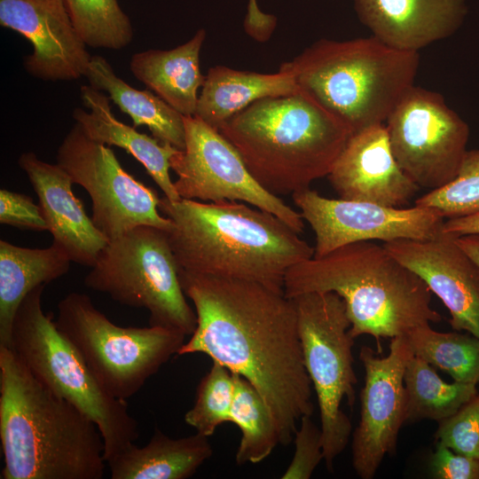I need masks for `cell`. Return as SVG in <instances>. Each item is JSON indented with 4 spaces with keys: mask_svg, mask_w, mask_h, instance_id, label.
Instances as JSON below:
<instances>
[{
    "mask_svg": "<svg viewBox=\"0 0 479 479\" xmlns=\"http://www.w3.org/2000/svg\"><path fill=\"white\" fill-rule=\"evenodd\" d=\"M179 279L197 326L177 355L203 353L248 381L269 407L280 444H289L301 419L314 412L294 300L255 281L183 270Z\"/></svg>",
    "mask_w": 479,
    "mask_h": 479,
    "instance_id": "1",
    "label": "cell"
},
{
    "mask_svg": "<svg viewBox=\"0 0 479 479\" xmlns=\"http://www.w3.org/2000/svg\"><path fill=\"white\" fill-rule=\"evenodd\" d=\"M159 210L178 269L255 281L284 291L287 271L314 255V247L275 215L241 201L160 198Z\"/></svg>",
    "mask_w": 479,
    "mask_h": 479,
    "instance_id": "2",
    "label": "cell"
},
{
    "mask_svg": "<svg viewBox=\"0 0 479 479\" xmlns=\"http://www.w3.org/2000/svg\"><path fill=\"white\" fill-rule=\"evenodd\" d=\"M1 479H101V434L41 384L12 348L0 346Z\"/></svg>",
    "mask_w": 479,
    "mask_h": 479,
    "instance_id": "3",
    "label": "cell"
},
{
    "mask_svg": "<svg viewBox=\"0 0 479 479\" xmlns=\"http://www.w3.org/2000/svg\"><path fill=\"white\" fill-rule=\"evenodd\" d=\"M310 292H334L344 302L352 338L406 335L413 328L441 320L431 307V291L382 245L358 241L326 255L293 265L286 273L288 298Z\"/></svg>",
    "mask_w": 479,
    "mask_h": 479,
    "instance_id": "4",
    "label": "cell"
},
{
    "mask_svg": "<svg viewBox=\"0 0 479 479\" xmlns=\"http://www.w3.org/2000/svg\"><path fill=\"white\" fill-rule=\"evenodd\" d=\"M218 131L258 184L277 196L310 188L313 181L327 177L353 134L299 91L259 99Z\"/></svg>",
    "mask_w": 479,
    "mask_h": 479,
    "instance_id": "5",
    "label": "cell"
},
{
    "mask_svg": "<svg viewBox=\"0 0 479 479\" xmlns=\"http://www.w3.org/2000/svg\"><path fill=\"white\" fill-rule=\"evenodd\" d=\"M419 63L418 51L396 49L372 35L320 39L279 70L355 133L386 122L413 85Z\"/></svg>",
    "mask_w": 479,
    "mask_h": 479,
    "instance_id": "6",
    "label": "cell"
},
{
    "mask_svg": "<svg viewBox=\"0 0 479 479\" xmlns=\"http://www.w3.org/2000/svg\"><path fill=\"white\" fill-rule=\"evenodd\" d=\"M45 285L29 292L12 323L11 348L32 375L98 427L106 463L138 438L127 402L111 395L42 307Z\"/></svg>",
    "mask_w": 479,
    "mask_h": 479,
    "instance_id": "7",
    "label": "cell"
},
{
    "mask_svg": "<svg viewBox=\"0 0 479 479\" xmlns=\"http://www.w3.org/2000/svg\"><path fill=\"white\" fill-rule=\"evenodd\" d=\"M84 285L122 305L145 308L149 326L192 335L195 310L186 301L167 231L139 225L109 240Z\"/></svg>",
    "mask_w": 479,
    "mask_h": 479,
    "instance_id": "8",
    "label": "cell"
},
{
    "mask_svg": "<svg viewBox=\"0 0 479 479\" xmlns=\"http://www.w3.org/2000/svg\"><path fill=\"white\" fill-rule=\"evenodd\" d=\"M57 308L58 330L103 387L122 400L136 395L185 343V335L177 330L115 325L83 293L67 294Z\"/></svg>",
    "mask_w": 479,
    "mask_h": 479,
    "instance_id": "9",
    "label": "cell"
},
{
    "mask_svg": "<svg viewBox=\"0 0 479 479\" xmlns=\"http://www.w3.org/2000/svg\"><path fill=\"white\" fill-rule=\"evenodd\" d=\"M292 299L305 368L318 404L324 460L331 471L352 431L351 422L341 406L343 399L349 406L355 403V339L349 334L344 302L337 294L310 292Z\"/></svg>",
    "mask_w": 479,
    "mask_h": 479,
    "instance_id": "10",
    "label": "cell"
},
{
    "mask_svg": "<svg viewBox=\"0 0 479 479\" xmlns=\"http://www.w3.org/2000/svg\"><path fill=\"white\" fill-rule=\"evenodd\" d=\"M57 163L90 196L91 219L108 241L139 225L171 228L161 215L157 192L128 173L114 151L90 138L79 123L59 146Z\"/></svg>",
    "mask_w": 479,
    "mask_h": 479,
    "instance_id": "11",
    "label": "cell"
},
{
    "mask_svg": "<svg viewBox=\"0 0 479 479\" xmlns=\"http://www.w3.org/2000/svg\"><path fill=\"white\" fill-rule=\"evenodd\" d=\"M384 124L397 164L420 188L435 190L455 178L469 127L442 95L411 86Z\"/></svg>",
    "mask_w": 479,
    "mask_h": 479,
    "instance_id": "12",
    "label": "cell"
},
{
    "mask_svg": "<svg viewBox=\"0 0 479 479\" xmlns=\"http://www.w3.org/2000/svg\"><path fill=\"white\" fill-rule=\"evenodd\" d=\"M185 146L170 159L177 174L174 186L181 199L241 201L270 212L297 233L303 218L253 177L234 146L216 129L195 115L184 116Z\"/></svg>",
    "mask_w": 479,
    "mask_h": 479,
    "instance_id": "13",
    "label": "cell"
},
{
    "mask_svg": "<svg viewBox=\"0 0 479 479\" xmlns=\"http://www.w3.org/2000/svg\"><path fill=\"white\" fill-rule=\"evenodd\" d=\"M292 198L314 232L313 257L358 241L432 240L442 234L444 222L441 214L430 208L415 205L403 208L328 199L310 188L294 192Z\"/></svg>",
    "mask_w": 479,
    "mask_h": 479,
    "instance_id": "14",
    "label": "cell"
},
{
    "mask_svg": "<svg viewBox=\"0 0 479 479\" xmlns=\"http://www.w3.org/2000/svg\"><path fill=\"white\" fill-rule=\"evenodd\" d=\"M412 355L405 335L391 339L385 357L367 346L360 349L365 384L359 423L352 436V465L362 479L374 477L384 457L397 452L398 434L406 422L404 374Z\"/></svg>",
    "mask_w": 479,
    "mask_h": 479,
    "instance_id": "15",
    "label": "cell"
},
{
    "mask_svg": "<svg viewBox=\"0 0 479 479\" xmlns=\"http://www.w3.org/2000/svg\"><path fill=\"white\" fill-rule=\"evenodd\" d=\"M0 24L31 43L32 53L23 61L30 75L53 82L85 76L92 56L64 0H0Z\"/></svg>",
    "mask_w": 479,
    "mask_h": 479,
    "instance_id": "16",
    "label": "cell"
},
{
    "mask_svg": "<svg viewBox=\"0 0 479 479\" xmlns=\"http://www.w3.org/2000/svg\"><path fill=\"white\" fill-rule=\"evenodd\" d=\"M383 246L442 301L453 330L479 338V266L454 237L442 232L432 240H396Z\"/></svg>",
    "mask_w": 479,
    "mask_h": 479,
    "instance_id": "17",
    "label": "cell"
},
{
    "mask_svg": "<svg viewBox=\"0 0 479 479\" xmlns=\"http://www.w3.org/2000/svg\"><path fill=\"white\" fill-rule=\"evenodd\" d=\"M341 199L401 208L420 187L397 164L384 123L351 135L327 176Z\"/></svg>",
    "mask_w": 479,
    "mask_h": 479,
    "instance_id": "18",
    "label": "cell"
},
{
    "mask_svg": "<svg viewBox=\"0 0 479 479\" xmlns=\"http://www.w3.org/2000/svg\"><path fill=\"white\" fill-rule=\"evenodd\" d=\"M18 164L37 195L52 243L64 250L71 262L92 267L108 240L73 192L70 176L58 163L43 161L33 152L23 153Z\"/></svg>",
    "mask_w": 479,
    "mask_h": 479,
    "instance_id": "19",
    "label": "cell"
},
{
    "mask_svg": "<svg viewBox=\"0 0 479 479\" xmlns=\"http://www.w3.org/2000/svg\"><path fill=\"white\" fill-rule=\"evenodd\" d=\"M359 20L386 44L419 51L461 26L466 0H353Z\"/></svg>",
    "mask_w": 479,
    "mask_h": 479,
    "instance_id": "20",
    "label": "cell"
},
{
    "mask_svg": "<svg viewBox=\"0 0 479 479\" xmlns=\"http://www.w3.org/2000/svg\"><path fill=\"white\" fill-rule=\"evenodd\" d=\"M80 94L90 112L77 107L73 111V118L84 132L101 144L124 149L143 165L165 197L181 200L169 176V161L178 149L117 120L112 113L109 97L100 90L82 85Z\"/></svg>",
    "mask_w": 479,
    "mask_h": 479,
    "instance_id": "21",
    "label": "cell"
},
{
    "mask_svg": "<svg viewBox=\"0 0 479 479\" xmlns=\"http://www.w3.org/2000/svg\"><path fill=\"white\" fill-rule=\"evenodd\" d=\"M206 31L199 29L186 43L171 50L135 53L130 62L133 75L148 90L184 116L195 114L198 90L205 82L200 53Z\"/></svg>",
    "mask_w": 479,
    "mask_h": 479,
    "instance_id": "22",
    "label": "cell"
},
{
    "mask_svg": "<svg viewBox=\"0 0 479 479\" xmlns=\"http://www.w3.org/2000/svg\"><path fill=\"white\" fill-rule=\"evenodd\" d=\"M213 453L208 437L200 433L171 438L155 428L142 447L135 443L106 462L112 479H186Z\"/></svg>",
    "mask_w": 479,
    "mask_h": 479,
    "instance_id": "23",
    "label": "cell"
},
{
    "mask_svg": "<svg viewBox=\"0 0 479 479\" xmlns=\"http://www.w3.org/2000/svg\"><path fill=\"white\" fill-rule=\"evenodd\" d=\"M298 89L288 74H262L215 66L208 70L194 115L217 130L231 117L265 98L289 95Z\"/></svg>",
    "mask_w": 479,
    "mask_h": 479,
    "instance_id": "24",
    "label": "cell"
},
{
    "mask_svg": "<svg viewBox=\"0 0 479 479\" xmlns=\"http://www.w3.org/2000/svg\"><path fill=\"white\" fill-rule=\"evenodd\" d=\"M70 263L65 251L53 243L30 248L0 240V346L11 348L13 318L25 296L64 276Z\"/></svg>",
    "mask_w": 479,
    "mask_h": 479,
    "instance_id": "25",
    "label": "cell"
},
{
    "mask_svg": "<svg viewBox=\"0 0 479 479\" xmlns=\"http://www.w3.org/2000/svg\"><path fill=\"white\" fill-rule=\"evenodd\" d=\"M85 77L89 85L108 94L110 100L132 119L134 128L146 126L160 142L185 149L184 115L150 90H139L130 86L98 55L91 57Z\"/></svg>",
    "mask_w": 479,
    "mask_h": 479,
    "instance_id": "26",
    "label": "cell"
},
{
    "mask_svg": "<svg viewBox=\"0 0 479 479\" xmlns=\"http://www.w3.org/2000/svg\"><path fill=\"white\" fill-rule=\"evenodd\" d=\"M404 383L406 422H439L453 415L478 393L475 384L444 381L430 364L414 354L407 361Z\"/></svg>",
    "mask_w": 479,
    "mask_h": 479,
    "instance_id": "27",
    "label": "cell"
},
{
    "mask_svg": "<svg viewBox=\"0 0 479 479\" xmlns=\"http://www.w3.org/2000/svg\"><path fill=\"white\" fill-rule=\"evenodd\" d=\"M233 376L235 394L229 422L237 425L241 432L235 460L238 465L256 464L280 444L279 428L255 388L242 376Z\"/></svg>",
    "mask_w": 479,
    "mask_h": 479,
    "instance_id": "28",
    "label": "cell"
},
{
    "mask_svg": "<svg viewBox=\"0 0 479 479\" xmlns=\"http://www.w3.org/2000/svg\"><path fill=\"white\" fill-rule=\"evenodd\" d=\"M413 354L444 372L454 381L479 383V338L456 332H438L430 324L406 335Z\"/></svg>",
    "mask_w": 479,
    "mask_h": 479,
    "instance_id": "29",
    "label": "cell"
},
{
    "mask_svg": "<svg viewBox=\"0 0 479 479\" xmlns=\"http://www.w3.org/2000/svg\"><path fill=\"white\" fill-rule=\"evenodd\" d=\"M78 35L87 46L120 50L133 39V27L118 0H64Z\"/></svg>",
    "mask_w": 479,
    "mask_h": 479,
    "instance_id": "30",
    "label": "cell"
},
{
    "mask_svg": "<svg viewBox=\"0 0 479 479\" xmlns=\"http://www.w3.org/2000/svg\"><path fill=\"white\" fill-rule=\"evenodd\" d=\"M234 394L233 373L212 361L197 387L192 407L185 415V422L197 433L209 437L220 425L229 422Z\"/></svg>",
    "mask_w": 479,
    "mask_h": 479,
    "instance_id": "31",
    "label": "cell"
},
{
    "mask_svg": "<svg viewBox=\"0 0 479 479\" xmlns=\"http://www.w3.org/2000/svg\"><path fill=\"white\" fill-rule=\"evenodd\" d=\"M415 205L433 208L447 219L479 212V150H467L455 178L420 196Z\"/></svg>",
    "mask_w": 479,
    "mask_h": 479,
    "instance_id": "32",
    "label": "cell"
},
{
    "mask_svg": "<svg viewBox=\"0 0 479 479\" xmlns=\"http://www.w3.org/2000/svg\"><path fill=\"white\" fill-rule=\"evenodd\" d=\"M435 440L479 459V392L453 415L438 422Z\"/></svg>",
    "mask_w": 479,
    "mask_h": 479,
    "instance_id": "33",
    "label": "cell"
},
{
    "mask_svg": "<svg viewBox=\"0 0 479 479\" xmlns=\"http://www.w3.org/2000/svg\"><path fill=\"white\" fill-rule=\"evenodd\" d=\"M294 440V453L282 478L309 479L324 459L321 429L311 420V415L301 419Z\"/></svg>",
    "mask_w": 479,
    "mask_h": 479,
    "instance_id": "34",
    "label": "cell"
},
{
    "mask_svg": "<svg viewBox=\"0 0 479 479\" xmlns=\"http://www.w3.org/2000/svg\"><path fill=\"white\" fill-rule=\"evenodd\" d=\"M0 223L23 230L48 231L41 208L31 197L4 188L0 190Z\"/></svg>",
    "mask_w": 479,
    "mask_h": 479,
    "instance_id": "35",
    "label": "cell"
},
{
    "mask_svg": "<svg viewBox=\"0 0 479 479\" xmlns=\"http://www.w3.org/2000/svg\"><path fill=\"white\" fill-rule=\"evenodd\" d=\"M429 467L433 477L437 479H479V459L439 443L431 455Z\"/></svg>",
    "mask_w": 479,
    "mask_h": 479,
    "instance_id": "36",
    "label": "cell"
},
{
    "mask_svg": "<svg viewBox=\"0 0 479 479\" xmlns=\"http://www.w3.org/2000/svg\"><path fill=\"white\" fill-rule=\"evenodd\" d=\"M243 26L246 34L252 39L264 43L273 34L277 26V18L263 12L257 5V0H248Z\"/></svg>",
    "mask_w": 479,
    "mask_h": 479,
    "instance_id": "37",
    "label": "cell"
},
{
    "mask_svg": "<svg viewBox=\"0 0 479 479\" xmlns=\"http://www.w3.org/2000/svg\"><path fill=\"white\" fill-rule=\"evenodd\" d=\"M442 232L452 237L479 234V212L444 222Z\"/></svg>",
    "mask_w": 479,
    "mask_h": 479,
    "instance_id": "38",
    "label": "cell"
},
{
    "mask_svg": "<svg viewBox=\"0 0 479 479\" xmlns=\"http://www.w3.org/2000/svg\"><path fill=\"white\" fill-rule=\"evenodd\" d=\"M455 241L479 266V234L456 237Z\"/></svg>",
    "mask_w": 479,
    "mask_h": 479,
    "instance_id": "39",
    "label": "cell"
}]
</instances>
